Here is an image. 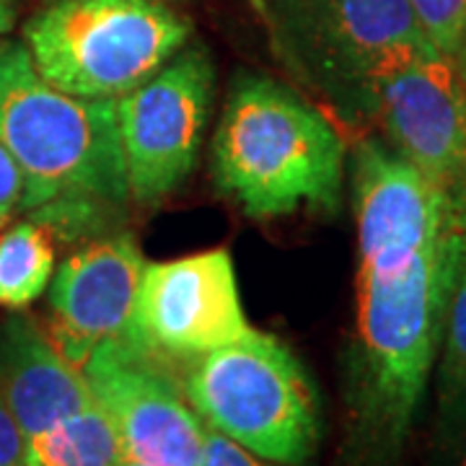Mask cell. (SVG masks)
<instances>
[{"label":"cell","mask_w":466,"mask_h":466,"mask_svg":"<svg viewBox=\"0 0 466 466\" xmlns=\"http://www.w3.org/2000/svg\"><path fill=\"white\" fill-rule=\"evenodd\" d=\"M459 254L451 208L358 228L345 358L348 466H400L441 350Z\"/></svg>","instance_id":"1"},{"label":"cell","mask_w":466,"mask_h":466,"mask_svg":"<svg viewBox=\"0 0 466 466\" xmlns=\"http://www.w3.org/2000/svg\"><path fill=\"white\" fill-rule=\"evenodd\" d=\"M345 164L342 133L299 91L254 73L233 81L213 137V177L247 216L332 213Z\"/></svg>","instance_id":"2"},{"label":"cell","mask_w":466,"mask_h":466,"mask_svg":"<svg viewBox=\"0 0 466 466\" xmlns=\"http://www.w3.org/2000/svg\"><path fill=\"white\" fill-rule=\"evenodd\" d=\"M0 140L24 177V213L57 202L122 208L130 200L116 99L55 88L24 45L0 50Z\"/></svg>","instance_id":"3"},{"label":"cell","mask_w":466,"mask_h":466,"mask_svg":"<svg viewBox=\"0 0 466 466\" xmlns=\"http://www.w3.org/2000/svg\"><path fill=\"white\" fill-rule=\"evenodd\" d=\"M275 52L348 122L373 115L376 86L433 45L407 0H257Z\"/></svg>","instance_id":"4"},{"label":"cell","mask_w":466,"mask_h":466,"mask_svg":"<svg viewBox=\"0 0 466 466\" xmlns=\"http://www.w3.org/2000/svg\"><path fill=\"white\" fill-rule=\"evenodd\" d=\"M177 379L208 428L285 466L311 461L321 438L317 389L300 360L272 334L179 363Z\"/></svg>","instance_id":"5"},{"label":"cell","mask_w":466,"mask_h":466,"mask_svg":"<svg viewBox=\"0 0 466 466\" xmlns=\"http://www.w3.org/2000/svg\"><path fill=\"white\" fill-rule=\"evenodd\" d=\"M189 18L164 0H50L26 29L39 76L84 99H122L182 50Z\"/></svg>","instance_id":"6"},{"label":"cell","mask_w":466,"mask_h":466,"mask_svg":"<svg viewBox=\"0 0 466 466\" xmlns=\"http://www.w3.org/2000/svg\"><path fill=\"white\" fill-rule=\"evenodd\" d=\"M213 94L210 52L184 45L153 78L116 99L127 189L135 202H164L195 171Z\"/></svg>","instance_id":"7"},{"label":"cell","mask_w":466,"mask_h":466,"mask_svg":"<svg viewBox=\"0 0 466 466\" xmlns=\"http://www.w3.org/2000/svg\"><path fill=\"white\" fill-rule=\"evenodd\" d=\"M81 373L127 459L146 466H200L205 422L189 407L168 360L130 337H115L91 350Z\"/></svg>","instance_id":"8"},{"label":"cell","mask_w":466,"mask_h":466,"mask_svg":"<svg viewBox=\"0 0 466 466\" xmlns=\"http://www.w3.org/2000/svg\"><path fill=\"white\" fill-rule=\"evenodd\" d=\"M254 332L228 249L146 262L130 337L168 363H184Z\"/></svg>","instance_id":"9"},{"label":"cell","mask_w":466,"mask_h":466,"mask_svg":"<svg viewBox=\"0 0 466 466\" xmlns=\"http://www.w3.org/2000/svg\"><path fill=\"white\" fill-rule=\"evenodd\" d=\"M389 148L449 192L466 168V73L431 47L376 86L373 115Z\"/></svg>","instance_id":"10"},{"label":"cell","mask_w":466,"mask_h":466,"mask_svg":"<svg viewBox=\"0 0 466 466\" xmlns=\"http://www.w3.org/2000/svg\"><path fill=\"white\" fill-rule=\"evenodd\" d=\"M143 269V251L130 233H104L52 275L50 339L67 363L81 368L99 342L130 332Z\"/></svg>","instance_id":"11"},{"label":"cell","mask_w":466,"mask_h":466,"mask_svg":"<svg viewBox=\"0 0 466 466\" xmlns=\"http://www.w3.org/2000/svg\"><path fill=\"white\" fill-rule=\"evenodd\" d=\"M0 397L26 441L94 404L81 368L24 314L0 321Z\"/></svg>","instance_id":"12"},{"label":"cell","mask_w":466,"mask_h":466,"mask_svg":"<svg viewBox=\"0 0 466 466\" xmlns=\"http://www.w3.org/2000/svg\"><path fill=\"white\" fill-rule=\"evenodd\" d=\"M438 366V420L435 441L443 453L461 446L466 438V241L456 267V280L451 288L449 311L441 339Z\"/></svg>","instance_id":"13"},{"label":"cell","mask_w":466,"mask_h":466,"mask_svg":"<svg viewBox=\"0 0 466 466\" xmlns=\"http://www.w3.org/2000/svg\"><path fill=\"white\" fill-rule=\"evenodd\" d=\"M122 459L119 435L96 401L26 441L29 466H116Z\"/></svg>","instance_id":"14"},{"label":"cell","mask_w":466,"mask_h":466,"mask_svg":"<svg viewBox=\"0 0 466 466\" xmlns=\"http://www.w3.org/2000/svg\"><path fill=\"white\" fill-rule=\"evenodd\" d=\"M55 275L52 233L36 220H21L0 236V309H26L45 296Z\"/></svg>","instance_id":"15"},{"label":"cell","mask_w":466,"mask_h":466,"mask_svg":"<svg viewBox=\"0 0 466 466\" xmlns=\"http://www.w3.org/2000/svg\"><path fill=\"white\" fill-rule=\"evenodd\" d=\"M422 34L466 73V0H407Z\"/></svg>","instance_id":"16"},{"label":"cell","mask_w":466,"mask_h":466,"mask_svg":"<svg viewBox=\"0 0 466 466\" xmlns=\"http://www.w3.org/2000/svg\"><path fill=\"white\" fill-rule=\"evenodd\" d=\"M200 466H285L278 461L262 459L249 449L238 446L236 441L218 433L213 428L205 425V441H202Z\"/></svg>","instance_id":"17"},{"label":"cell","mask_w":466,"mask_h":466,"mask_svg":"<svg viewBox=\"0 0 466 466\" xmlns=\"http://www.w3.org/2000/svg\"><path fill=\"white\" fill-rule=\"evenodd\" d=\"M24 198V177L14 161L11 150L0 140V228L11 220V216L21 208Z\"/></svg>","instance_id":"18"},{"label":"cell","mask_w":466,"mask_h":466,"mask_svg":"<svg viewBox=\"0 0 466 466\" xmlns=\"http://www.w3.org/2000/svg\"><path fill=\"white\" fill-rule=\"evenodd\" d=\"M0 466H29L26 464V438L21 433L14 415L8 412L0 397Z\"/></svg>","instance_id":"19"},{"label":"cell","mask_w":466,"mask_h":466,"mask_svg":"<svg viewBox=\"0 0 466 466\" xmlns=\"http://www.w3.org/2000/svg\"><path fill=\"white\" fill-rule=\"evenodd\" d=\"M449 208H451V218L456 223V231L461 233V238L466 241V168L461 171V177L453 182L449 192Z\"/></svg>","instance_id":"20"},{"label":"cell","mask_w":466,"mask_h":466,"mask_svg":"<svg viewBox=\"0 0 466 466\" xmlns=\"http://www.w3.org/2000/svg\"><path fill=\"white\" fill-rule=\"evenodd\" d=\"M16 24V0H0V34L11 32Z\"/></svg>","instance_id":"21"},{"label":"cell","mask_w":466,"mask_h":466,"mask_svg":"<svg viewBox=\"0 0 466 466\" xmlns=\"http://www.w3.org/2000/svg\"><path fill=\"white\" fill-rule=\"evenodd\" d=\"M116 466H146V464H140V461H135V459H127V456H125V459H122Z\"/></svg>","instance_id":"22"}]
</instances>
